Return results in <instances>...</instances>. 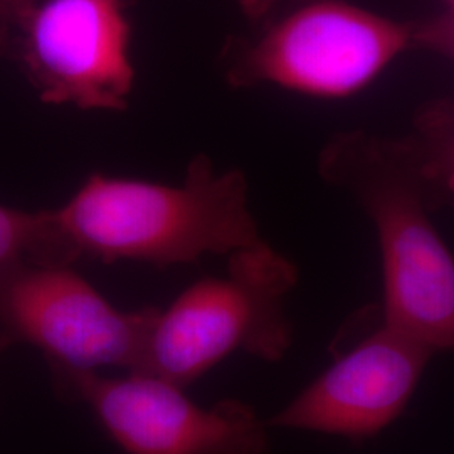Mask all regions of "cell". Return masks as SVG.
Masks as SVG:
<instances>
[{
    "label": "cell",
    "instance_id": "cell-8",
    "mask_svg": "<svg viewBox=\"0 0 454 454\" xmlns=\"http://www.w3.org/2000/svg\"><path fill=\"white\" fill-rule=\"evenodd\" d=\"M433 356L382 322L279 409L268 426L354 441L373 438L404 412Z\"/></svg>",
    "mask_w": 454,
    "mask_h": 454
},
{
    "label": "cell",
    "instance_id": "cell-12",
    "mask_svg": "<svg viewBox=\"0 0 454 454\" xmlns=\"http://www.w3.org/2000/svg\"><path fill=\"white\" fill-rule=\"evenodd\" d=\"M35 0H0V59L16 58L20 34Z\"/></svg>",
    "mask_w": 454,
    "mask_h": 454
},
{
    "label": "cell",
    "instance_id": "cell-11",
    "mask_svg": "<svg viewBox=\"0 0 454 454\" xmlns=\"http://www.w3.org/2000/svg\"><path fill=\"white\" fill-rule=\"evenodd\" d=\"M412 48L426 49L454 61V11L412 22Z\"/></svg>",
    "mask_w": 454,
    "mask_h": 454
},
{
    "label": "cell",
    "instance_id": "cell-5",
    "mask_svg": "<svg viewBox=\"0 0 454 454\" xmlns=\"http://www.w3.org/2000/svg\"><path fill=\"white\" fill-rule=\"evenodd\" d=\"M159 309H116L73 266H0V328L37 348L52 377L106 367L137 372Z\"/></svg>",
    "mask_w": 454,
    "mask_h": 454
},
{
    "label": "cell",
    "instance_id": "cell-15",
    "mask_svg": "<svg viewBox=\"0 0 454 454\" xmlns=\"http://www.w3.org/2000/svg\"><path fill=\"white\" fill-rule=\"evenodd\" d=\"M451 2V11H454V0H450Z\"/></svg>",
    "mask_w": 454,
    "mask_h": 454
},
{
    "label": "cell",
    "instance_id": "cell-6",
    "mask_svg": "<svg viewBox=\"0 0 454 454\" xmlns=\"http://www.w3.org/2000/svg\"><path fill=\"white\" fill-rule=\"evenodd\" d=\"M65 395L91 409L129 454H270L268 421L238 399L200 406L184 387L155 375H54Z\"/></svg>",
    "mask_w": 454,
    "mask_h": 454
},
{
    "label": "cell",
    "instance_id": "cell-13",
    "mask_svg": "<svg viewBox=\"0 0 454 454\" xmlns=\"http://www.w3.org/2000/svg\"><path fill=\"white\" fill-rule=\"evenodd\" d=\"M276 2L278 0H238L244 14L254 20H260L261 17L266 16Z\"/></svg>",
    "mask_w": 454,
    "mask_h": 454
},
{
    "label": "cell",
    "instance_id": "cell-9",
    "mask_svg": "<svg viewBox=\"0 0 454 454\" xmlns=\"http://www.w3.org/2000/svg\"><path fill=\"white\" fill-rule=\"evenodd\" d=\"M404 144L431 207L454 206V98L426 105Z\"/></svg>",
    "mask_w": 454,
    "mask_h": 454
},
{
    "label": "cell",
    "instance_id": "cell-4",
    "mask_svg": "<svg viewBox=\"0 0 454 454\" xmlns=\"http://www.w3.org/2000/svg\"><path fill=\"white\" fill-rule=\"evenodd\" d=\"M412 48V22H395L343 0L294 9L226 61L234 88L273 84L309 97L356 95Z\"/></svg>",
    "mask_w": 454,
    "mask_h": 454
},
{
    "label": "cell",
    "instance_id": "cell-3",
    "mask_svg": "<svg viewBox=\"0 0 454 454\" xmlns=\"http://www.w3.org/2000/svg\"><path fill=\"white\" fill-rule=\"evenodd\" d=\"M298 283L293 261L262 239L229 254L223 276H207L159 309L137 372L187 387L232 354L278 362L292 347L286 298Z\"/></svg>",
    "mask_w": 454,
    "mask_h": 454
},
{
    "label": "cell",
    "instance_id": "cell-7",
    "mask_svg": "<svg viewBox=\"0 0 454 454\" xmlns=\"http://www.w3.org/2000/svg\"><path fill=\"white\" fill-rule=\"evenodd\" d=\"M16 59L43 103L125 110L135 69L123 0H46L35 5Z\"/></svg>",
    "mask_w": 454,
    "mask_h": 454
},
{
    "label": "cell",
    "instance_id": "cell-2",
    "mask_svg": "<svg viewBox=\"0 0 454 454\" xmlns=\"http://www.w3.org/2000/svg\"><path fill=\"white\" fill-rule=\"evenodd\" d=\"M326 182L345 189L375 227L384 281L382 322L431 350L454 352V256L404 140L345 131L320 155Z\"/></svg>",
    "mask_w": 454,
    "mask_h": 454
},
{
    "label": "cell",
    "instance_id": "cell-1",
    "mask_svg": "<svg viewBox=\"0 0 454 454\" xmlns=\"http://www.w3.org/2000/svg\"><path fill=\"white\" fill-rule=\"evenodd\" d=\"M51 214L73 262L129 260L165 268L261 241L246 176L215 172L206 155L195 157L179 185L91 174Z\"/></svg>",
    "mask_w": 454,
    "mask_h": 454
},
{
    "label": "cell",
    "instance_id": "cell-14",
    "mask_svg": "<svg viewBox=\"0 0 454 454\" xmlns=\"http://www.w3.org/2000/svg\"><path fill=\"white\" fill-rule=\"evenodd\" d=\"M12 345H16L14 340H12V339H11V337H9V335L0 328V356H2L7 348H11Z\"/></svg>",
    "mask_w": 454,
    "mask_h": 454
},
{
    "label": "cell",
    "instance_id": "cell-10",
    "mask_svg": "<svg viewBox=\"0 0 454 454\" xmlns=\"http://www.w3.org/2000/svg\"><path fill=\"white\" fill-rule=\"evenodd\" d=\"M20 261L74 266L51 209L24 211L0 204V266Z\"/></svg>",
    "mask_w": 454,
    "mask_h": 454
}]
</instances>
